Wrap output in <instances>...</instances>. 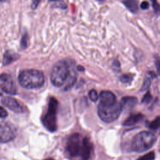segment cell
<instances>
[{
    "label": "cell",
    "instance_id": "2",
    "mask_svg": "<svg viewBox=\"0 0 160 160\" xmlns=\"http://www.w3.org/2000/svg\"><path fill=\"white\" fill-rule=\"evenodd\" d=\"M18 81L21 86L27 89L41 88L44 83L43 73L37 69L22 71L18 76Z\"/></svg>",
    "mask_w": 160,
    "mask_h": 160
},
{
    "label": "cell",
    "instance_id": "23",
    "mask_svg": "<svg viewBox=\"0 0 160 160\" xmlns=\"http://www.w3.org/2000/svg\"><path fill=\"white\" fill-rule=\"evenodd\" d=\"M151 1H152V6L154 12L159 13L160 12V5L158 2L157 0H151Z\"/></svg>",
    "mask_w": 160,
    "mask_h": 160
},
{
    "label": "cell",
    "instance_id": "28",
    "mask_svg": "<svg viewBox=\"0 0 160 160\" xmlns=\"http://www.w3.org/2000/svg\"><path fill=\"white\" fill-rule=\"evenodd\" d=\"M41 0H32V5H31V7L33 9H36L37 8V6H38L39 2H40Z\"/></svg>",
    "mask_w": 160,
    "mask_h": 160
},
{
    "label": "cell",
    "instance_id": "15",
    "mask_svg": "<svg viewBox=\"0 0 160 160\" xmlns=\"http://www.w3.org/2000/svg\"><path fill=\"white\" fill-rule=\"evenodd\" d=\"M124 6L132 12H136L138 11V1L137 0H123Z\"/></svg>",
    "mask_w": 160,
    "mask_h": 160
},
{
    "label": "cell",
    "instance_id": "20",
    "mask_svg": "<svg viewBox=\"0 0 160 160\" xmlns=\"http://www.w3.org/2000/svg\"><path fill=\"white\" fill-rule=\"evenodd\" d=\"M89 98L92 101L96 102L98 100V99L99 98L97 91L94 89H91L89 92Z\"/></svg>",
    "mask_w": 160,
    "mask_h": 160
},
{
    "label": "cell",
    "instance_id": "18",
    "mask_svg": "<svg viewBox=\"0 0 160 160\" xmlns=\"http://www.w3.org/2000/svg\"><path fill=\"white\" fill-rule=\"evenodd\" d=\"M155 158V154L154 151H151L142 156L140 157L138 160H154Z\"/></svg>",
    "mask_w": 160,
    "mask_h": 160
},
{
    "label": "cell",
    "instance_id": "11",
    "mask_svg": "<svg viewBox=\"0 0 160 160\" xmlns=\"http://www.w3.org/2000/svg\"><path fill=\"white\" fill-rule=\"evenodd\" d=\"M69 75L68 79L66 82V84L65 86V90H68L70 89L76 82V76L77 74L75 69L74 63L72 62V61L69 60Z\"/></svg>",
    "mask_w": 160,
    "mask_h": 160
},
{
    "label": "cell",
    "instance_id": "26",
    "mask_svg": "<svg viewBox=\"0 0 160 160\" xmlns=\"http://www.w3.org/2000/svg\"><path fill=\"white\" fill-rule=\"evenodd\" d=\"M149 3H148L147 1H142V2H141V5H140L141 8L142 9H144V10L148 9V8H149Z\"/></svg>",
    "mask_w": 160,
    "mask_h": 160
},
{
    "label": "cell",
    "instance_id": "12",
    "mask_svg": "<svg viewBox=\"0 0 160 160\" xmlns=\"http://www.w3.org/2000/svg\"><path fill=\"white\" fill-rule=\"evenodd\" d=\"M143 117L144 116L141 113L131 115L123 122V126H133L137 124L138 122H140L143 119Z\"/></svg>",
    "mask_w": 160,
    "mask_h": 160
},
{
    "label": "cell",
    "instance_id": "5",
    "mask_svg": "<svg viewBox=\"0 0 160 160\" xmlns=\"http://www.w3.org/2000/svg\"><path fill=\"white\" fill-rule=\"evenodd\" d=\"M122 109L121 102H116L112 104H102L98 106V114L99 118L105 122L110 123L116 120Z\"/></svg>",
    "mask_w": 160,
    "mask_h": 160
},
{
    "label": "cell",
    "instance_id": "7",
    "mask_svg": "<svg viewBox=\"0 0 160 160\" xmlns=\"http://www.w3.org/2000/svg\"><path fill=\"white\" fill-rule=\"evenodd\" d=\"M0 88L4 92L9 94H16L17 88L12 77L7 74L2 73L0 75Z\"/></svg>",
    "mask_w": 160,
    "mask_h": 160
},
{
    "label": "cell",
    "instance_id": "24",
    "mask_svg": "<svg viewBox=\"0 0 160 160\" xmlns=\"http://www.w3.org/2000/svg\"><path fill=\"white\" fill-rule=\"evenodd\" d=\"M155 66L156 68L157 73L159 76H160V58L158 56L155 58Z\"/></svg>",
    "mask_w": 160,
    "mask_h": 160
},
{
    "label": "cell",
    "instance_id": "17",
    "mask_svg": "<svg viewBox=\"0 0 160 160\" xmlns=\"http://www.w3.org/2000/svg\"><path fill=\"white\" fill-rule=\"evenodd\" d=\"M133 79V76L131 74H124L120 76L119 80L122 83H129L131 82Z\"/></svg>",
    "mask_w": 160,
    "mask_h": 160
},
{
    "label": "cell",
    "instance_id": "30",
    "mask_svg": "<svg viewBox=\"0 0 160 160\" xmlns=\"http://www.w3.org/2000/svg\"><path fill=\"white\" fill-rule=\"evenodd\" d=\"M49 1H59L61 0H49Z\"/></svg>",
    "mask_w": 160,
    "mask_h": 160
},
{
    "label": "cell",
    "instance_id": "16",
    "mask_svg": "<svg viewBox=\"0 0 160 160\" xmlns=\"http://www.w3.org/2000/svg\"><path fill=\"white\" fill-rule=\"evenodd\" d=\"M147 127L151 129H157L160 127V117H157L153 121L149 122L146 124Z\"/></svg>",
    "mask_w": 160,
    "mask_h": 160
},
{
    "label": "cell",
    "instance_id": "22",
    "mask_svg": "<svg viewBox=\"0 0 160 160\" xmlns=\"http://www.w3.org/2000/svg\"><path fill=\"white\" fill-rule=\"evenodd\" d=\"M152 98V95L151 94L150 92L148 91V92H147L144 94V96H143L141 102H142V103H149V102L151 101Z\"/></svg>",
    "mask_w": 160,
    "mask_h": 160
},
{
    "label": "cell",
    "instance_id": "6",
    "mask_svg": "<svg viewBox=\"0 0 160 160\" xmlns=\"http://www.w3.org/2000/svg\"><path fill=\"white\" fill-rule=\"evenodd\" d=\"M58 106V100L54 97L50 98L47 112L42 118V122L43 125L51 132H54L57 129L56 114Z\"/></svg>",
    "mask_w": 160,
    "mask_h": 160
},
{
    "label": "cell",
    "instance_id": "33",
    "mask_svg": "<svg viewBox=\"0 0 160 160\" xmlns=\"http://www.w3.org/2000/svg\"><path fill=\"white\" fill-rule=\"evenodd\" d=\"M99 1H102V0H99Z\"/></svg>",
    "mask_w": 160,
    "mask_h": 160
},
{
    "label": "cell",
    "instance_id": "19",
    "mask_svg": "<svg viewBox=\"0 0 160 160\" xmlns=\"http://www.w3.org/2000/svg\"><path fill=\"white\" fill-rule=\"evenodd\" d=\"M150 85H151V77L148 76L146 77V78L144 79V82L141 87V91H143L147 90L149 88V87L150 86Z\"/></svg>",
    "mask_w": 160,
    "mask_h": 160
},
{
    "label": "cell",
    "instance_id": "1",
    "mask_svg": "<svg viewBox=\"0 0 160 160\" xmlns=\"http://www.w3.org/2000/svg\"><path fill=\"white\" fill-rule=\"evenodd\" d=\"M66 149L70 157L88 160L91 155L92 145L88 138H82L79 134L74 133L69 137Z\"/></svg>",
    "mask_w": 160,
    "mask_h": 160
},
{
    "label": "cell",
    "instance_id": "13",
    "mask_svg": "<svg viewBox=\"0 0 160 160\" xmlns=\"http://www.w3.org/2000/svg\"><path fill=\"white\" fill-rule=\"evenodd\" d=\"M138 103V99L136 97L132 96H126L121 99V104L122 105V108H128L131 109L136 105Z\"/></svg>",
    "mask_w": 160,
    "mask_h": 160
},
{
    "label": "cell",
    "instance_id": "25",
    "mask_svg": "<svg viewBox=\"0 0 160 160\" xmlns=\"http://www.w3.org/2000/svg\"><path fill=\"white\" fill-rule=\"evenodd\" d=\"M8 116L7 111L1 106H0V118H5Z\"/></svg>",
    "mask_w": 160,
    "mask_h": 160
},
{
    "label": "cell",
    "instance_id": "29",
    "mask_svg": "<svg viewBox=\"0 0 160 160\" xmlns=\"http://www.w3.org/2000/svg\"><path fill=\"white\" fill-rule=\"evenodd\" d=\"M77 69H78V71H84V68L82 66H78Z\"/></svg>",
    "mask_w": 160,
    "mask_h": 160
},
{
    "label": "cell",
    "instance_id": "10",
    "mask_svg": "<svg viewBox=\"0 0 160 160\" xmlns=\"http://www.w3.org/2000/svg\"><path fill=\"white\" fill-rule=\"evenodd\" d=\"M99 103L102 104H112L116 101V96L113 92L109 91H102L101 92L99 96Z\"/></svg>",
    "mask_w": 160,
    "mask_h": 160
},
{
    "label": "cell",
    "instance_id": "8",
    "mask_svg": "<svg viewBox=\"0 0 160 160\" xmlns=\"http://www.w3.org/2000/svg\"><path fill=\"white\" fill-rule=\"evenodd\" d=\"M16 136V130L10 124L0 122V142H8Z\"/></svg>",
    "mask_w": 160,
    "mask_h": 160
},
{
    "label": "cell",
    "instance_id": "3",
    "mask_svg": "<svg viewBox=\"0 0 160 160\" xmlns=\"http://www.w3.org/2000/svg\"><path fill=\"white\" fill-rule=\"evenodd\" d=\"M69 75V60L57 62L52 67L50 78L52 84L56 87H61L67 82Z\"/></svg>",
    "mask_w": 160,
    "mask_h": 160
},
{
    "label": "cell",
    "instance_id": "31",
    "mask_svg": "<svg viewBox=\"0 0 160 160\" xmlns=\"http://www.w3.org/2000/svg\"><path fill=\"white\" fill-rule=\"evenodd\" d=\"M45 160H54V159H52V158H48V159H45Z\"/></svg>",
    "mask_w": 160,
    "mask_h": 160
},
{
    "label": "cell",
    "instance_id": "21",
    "mask_svg": "<svg viewBox=\"0 0 160 160\" xmlns=\"http://www.w3.org/2000/svg\"><path fill=\"white\" fill-rule=\"evenodd\" d=\"M28 42V34L26 32L23 34L21 40V47L22 49H25L27 47Z\"/></svg>",
    "mask_w": 160,
    "mask_h": 160
},
{
    "label": "cell",
    "instance_id": "9",
    "mask_svg": "<svg viewBox=\"0 0 160 160\" xmlns=\"http://www.w3.org/2000/svg\"><path fill=\"white\" fill-rule=\"evenodd\" d=\"M2 104L15 112H22L24 111L23 107L14 98L11 97H4L1 100Z\"/></svg>",
    "mask_w": 160,
    "mask_h": 160
},
{
    "label": "cell",
    "instance_id": "4",
    "mask_svg": "<svg viewBox=\"0 0 160 160\" xmlns=\"http://www.w3.org/2000/svg\"><path fill=\"white\" fill-rule=\"evenodd\" d=\"M156 141V136L149 131H142L136 134L131 142L132 149L138 152H142L149 149Z\"/></svg>",
    "mask_w": 160,
    "mask_h": 160
},
{
    "label": "cell",
    "instance_id": "14",
    "mask_svg": "<svg viewBox=\"0 0 160 160\" xmlns=\"http://www.w3.org/2000/svg\"><path fill=\"white\" fill-rule=\"evenodd\" d=\"M18 58H19V55L18 54L11 51H7L5 52L3 56V60H2L3 64L4 65L9 64L13 61L17 60Z\"/></svg>",
    "mask_w": 160,
    "mask_h": 160
},
{
    "label": "cell",
    "instance_id": "32",
    "mask_svg": "<svg viewBox=\"0 0 160 160\" xmlns=\"http://www.w3.org/2000/svg\"><path fill=\"white\" fill-rule=\"evenodd\" d=\"M5 1V0H0V1Z\"/></svg>",
    "mask_w": 160,
    "mask_h": 160
},
{
    "label": "cell",
    "instance_id": "27",
    "mask_svg": "<svg viewBox=\"0 0 160 160\" xmlns=\"http://www.w3.org/2000/svg\"><path fill=\"white\" fill-rule=\"evenodd\" d=\"M112 67L114 69H115L116 71H119L120 69V64L118 61L115 60L112 63Z\"/></svg>",
    "mask_w": 160,
    "mask_h": 160
}]
</instances>
